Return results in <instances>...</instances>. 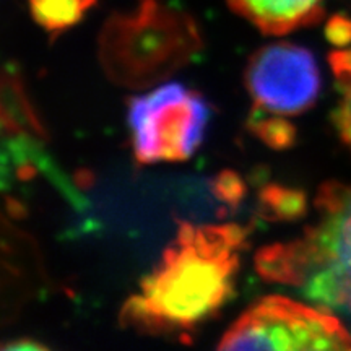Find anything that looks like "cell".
Instances as JSON below:
<instances>
[{
	"instance_id": "obj_9",
	"label": "cell",
	"mask_w": 351,
	"mask_h": 351,
	"mask_svg": "<svg viewBox=\"0 0 351 351\" xmlns=\"http://www.w3.org/2000/svg\"><path fill=\"white\" fill-rule=\"evenodd\" d=\"M36 23L51 36H59L77 26L96 0H28Z\"/></svg>"
},
{
	"instance_id": "obj_5",
	"label": "cell",
	"mask_w": 351,
	"mask_h": 351,
	"mask_svg": "<svg viewBox=\"0 0 351 351\" xmlns=\"http://www.w3.org/2000/svg\"><path fill=\"white\" fill-rule=\"evenodd\" d=\"M219 350H350L351 335L326 307L285 296L249 306L223 333Z\"/></svg>"
},
{
	"instance_id": "obj_6",
	"label": "cell",
	"mask_w": 351,
	"mask_h": 351,
	"mask_svg": "<svg viewBox=\"0 0 351 351\" xmlns=\"http://www.w3.org/2000/svg\"><path fill=\"white\" fill-rule=\"evenodd\" d=\"M245 88L254 108L291 117L313 108L320 93V72L313 52L293 43H271L251 56Z\"/></svg>"
},
{
	"instance_id": "obj_1",
	"label": "cell",
	"mask_w": 351,
	"mask_h": 351,
	"mask_svg": "<svg viewBox=\"0 0 351 351\" xmlns=\"http://www.w3.org/2000/svg\"><path fill=\"white\" fill-rule=\"evenodd\" d=\"M247 228L236 223H179L156 267L122 306V327L189 341L232 300Z\"/></svg>"
},
{
	"instance_id": "obj_15",
	"label": "cell",
	"mask_w": 351,
	"mask_h": 351,
	"mask_svg": "<svg viewBox=\"0 0 351 351\" xmlns=\"http://www.w3.org/2000/svg\"><path fill=\"white\" fill-rule=\"evenodd\" d=\"M49 346L41 343L34 339H16L15 341H7L0 343V350L3 351H16V350H47Z\"/></svg>"
},
{
	"instance_id": "obj_13",
	"label": "cell",
	"mask_w": 351,
	"mask_h": 351,
	"mask_svg": "<svg viewBox=\"0 0 351 351\" xmlns=\"http://www.w3.org/2000/svg\"><path fill=\"white\" fill-rule=\"evenodd\" d=\"M213 192L225 204L238 205L245 195V184L232 171H223L213 181Z\"/></svg>"
},
{
	"instance_id": "obj_8",
	"label": "cell",
	"mask_w": 351,
	"mask_h": 351,
	"mask_svg": "<svg viewBox=\"0 0 351 351\" xmlns=\"http://www.w3.org/2000/svg\"><path fill=\"white\" fill-rule=\"evenodd\" d=\"M236 15L267 36H285L314 25L324 15L326 0H226Z\"/></svg>"
},
{
	"instance_id": "obj_3",
	"label": "cell",
	"mask_w": 351,
	"mask_h": 351,
	"mask_svg": "<svg viewBox=\"0 0 351 351\" xmlns=\"http://www.w3.org/2000/svg\"><path fill=\"white\" fill-rule=\"evenodd\" d=\"M204 47L189 13L160 0H138L135 10L114 13L103 25L98 57L106 77L129 90H143L174 75Z\"/></svg>"
},
{
	"instance_id": "obj_4",
	"label": "cell",
	"mask_w": 351,
	"mask_h": 351,
	"mask_svg": "<svg viewBox=\"0 0 351 351\" xmlns=\"http://www.w3.org/2000/svg\"><path fill=\"white\" fill-rule=\"evenodd\" d=\"M208 121L204 96L179 82L134 96L127 122L135 160L140 165L187 161L204 142Z\"/></svg>"
},
{
	"instance_id": "obj_10",
	"label": "cell",
	"mask_w": 351,
	"mask_h": 351,
	"mask_svg": "<svg viewBox=\"0 0 351 351\" xmlns=\"http://www.w3.org/2000/svg\"><path fill=\"white\" fill-rule=\"evenodd\" d=\"M341 49L332 52L330 64L340 88L339 109H337V127L340 137L351 150V46L341 44Z\"/></svg>"
},
{
	"instance_id": "obj_7",
	"label": "cell",
	"mask_w": 351,
	"mask_h": 351,
	"mask_svg": "<svg viewBox=\"0 0 351 351\" xmlns=\"http://www.w3.org/2000/svg\"><path fill=\"white\" fill-rule=\"evenodd\" d=\"M36 247L0 213V317L16 313L41 287Z\"/></svg>"
},
{
	"instance_id": "obj_11",
	"label": "cell",
	"mask_w": 351,
	"mask_h": 351,
	"mask_svg": "<svg viewBox=\"0 0 351 351\" xmlns=\"http://www.w3.org/2000/svg\"><path fill=\"white\" fill-rule=\"evenodd\" d=\"M247 127L258 140L275 150H283L295 143L296 129L289 124L287 117L274 116V114L254 108L249 116Z\"/></svg>"
},
{
	"instance_id": "obj_12",
	"label": "cell",
	"mask_w": 351,
	"mask_h": 351,
	"mask_svg": "<svg viewBox=\"0 0 351 351\" xmlns=\"http://www.w3.org/2000/svg\"><path fill=\"white\" fill-rule=\"evenodd\" d=\"M262 215L269 219L296 218L304 212V195L289 187L271 184L263 187L261 194Z\"/></svg>"
},
{
	"instance_id": "obj_14",
	"label": "cell",
	"mask_w": 351,
	"mask_h": 351,
	"mask_svg": "<svg viewBox=\"0 0 351 351\" xmlns=\"http://www.w3.org/2000/svg\"><path fill=\"white\" fill-rule=\"evenodd\" d=\"M15 179H20L19 168H16L7 135L0 134V192L8 191Z\"/></svg>"
},
{
	"instance_id": "obj_2",
	"label": "cell",
	"mask_w": 351,
	"mask_h": 351,
	"mask_svg": "<svg viewBox=\"0 0 351 351\" xmlns=\"http://www.w3.org/2000/svg\"><path fill=\"white\" fill-rule=\"evenodd\" d=\"M315 207L317 223L300 238L261 249L256 270L267 282L301 288L315 304L351 311V186L326 184Z\"/></svg>"
}]
</instances>
